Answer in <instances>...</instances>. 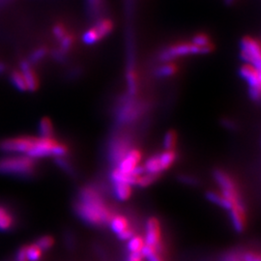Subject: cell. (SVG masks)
<instances>
[{
	"mask_svg": "<svg viewBox=\"0 0 261 261\" xmlns=\"http://www.w3.org/2000/svg\"><path fill=\"white\" fill-rule=\"evenodd\" d=\"M76 211L83 221L93 226L106 224L112 218L111 212L93 188H85L81 191Z\"/></svg>",
	"mask_w": 261,
	"mask_h": 261,
	"instance_id": "1",
	"label": "cell"
},
{
	"mask_svg": "<svg viewBox=\"0 0 261 261\" xmlns=\"http://www.w3.org/2000/svg\"><path fill=\"white\" fill-rule=\"evenodd\" d=\"M215 178L223 191L222 196L231 204L230 219L234 229L238 232L243 231L245 228V206L234 181L222 170L215 171Z\"/></svg>",
	"mask_w": 261,
	"mask_h": 261,
	"instance_id": "2",
	"label": "cell"
},
{
	"mask_svg": "<svg viewBox=\"0 0 261 261\" xmlns=\"http://www.w3.org/2000/svg\"><path fill=\"white\" fill-rule=\"evenodd\" d=\"M36 160L26 155H17L0 159V174L20 178H30L36 172Z\"/></svg>",
	"mask_w": 261,
	"mask_h": 261,
	"instance_id": "3",
	"label": "cell"
},
{
	"mask_svg": "<svg viewBox=\"0 0 261 261\" xmlns=\"http://www.w3.org/2000/svg\"><path fill=\"white\" fill-rule=\"evenodd\" d=\"M68 149L52 137H34L30 149L26 154L34 160L46 157H65Z\"/></svg>",
	"mask_w": 261,
	"mask_h": 261,
	"instance_id": "4",
	"label": "cell"
},
{
	"mask_svg": "<svg viewBox=\"0 0 261 261\" xmlns=\"http://www.w3.org/2000/svg\"><path fill=\"white\" fill-rule=\"evenodd\" d=\"M241 58L246 64L254 66L261 70V54L260 44L250 37H245L241 41Z\"/></svg>",
	"mask_w": 261,
	"mask_h": 261,
	"instance_id": "5",
	"label": "cell"
},
{
	"mask_svg": "<svg viewBox=\"0 0 261 261\" xmlns=\"http://www.w3.org/2000/svg\"><path fill=\"white\" fill-rule=\"evenodd\" d=\"M239 72L241 77L249 84L250 96L254 101H259L261 98V70L250 64H245L240 68Z\"/></svg>",
	"mask_w": 261,
	"mask_h": 261,
	"instance_id": "6",
	"label": "cell"
},
{
	"mask_svg": "<svg viewBox=\"0 0 261 261\" xmlns=\"http://www.w3.org/2000/svg\"><path fill=\"white\" fill-rule=\"evenodd\" d=\"M212 51V47L198 48L193 44H179L168 48L161 54V58L163 61H168L178 56L189 55V54H198V53H207Z\"/></svg>",
	"mask_w": 261,
	"mask_h": 261,
	"instance_id": "7",
	"label": "cell"
},
{
	"mask_svg": "<svg viewBox=\"0 0 261 261\" xmlns=\"http://www.w3.org/2000/svg\"><path fill=\"white\" fill-rule=\"evenodd\" d=\"M33 136L5 138L0 141V151L4 153L26 154L33 143Z\"/></svg>",
	"mask_w": 261,
	"mask_h": 261,
	"instance_id": "8",
	"label": "cell"
},
{
	"mask_svg": "<svg viewBox=\"0 0 261 261\" xmlns=\"http://www.w3.org/2000/svg\"><path fill=\"white\" fill-rule=\"evenodd\" d=\"M144 243L146 246L155 249L157 252L161 248V229L159 221L156 218H150L146 223Z\"/></svg>",
	"mask_w": 261,
	"mask_h": 261,
	"instance_id": "9",
	"label": "cell"
},
{
	"mask_svg": "<svg viewBox=\"0 0 261 261\" xmlns=\"http://www.w3.org/2000/svg\"><path fill=\"white\" fill-rule=\"evenodd\" d=\"M141 160V152L137 149H130L118 163L117 169L124 173H130Z\"/></svg>",
	"mask_w": 261,
	"mask_h": 261,
	"instance_id": "10",
	"label": "cell"
},
{
	"mask_svg": "<svg viewBox=\"0 0 261 261\" xmlns=\"http://www.w3.org/2000/svg\"><path fill=\"white\" fill-rule=\"evenodd\" d=\"M20 72L23 74L26 80L27 91L35 92L39 87V79L32 66L27 60H23L20 63Z\"/></svg>",
	"mask_w": 261,
	"mask_h": 261,
	"instance_id": "11",
	"label": "cell"
},
{
	"mask_svg": "<svg viewBox=\"0 0 261 261\" xmlns=\"http://www.w3.org/2000/svg\"><path fill=\"white\" fill-rule=\"evenodd\" d=\"M128 152V143L124 139H118L113 143L110 154L112 160L119 163Z\"/></svg>",
	"mask_w": 261,
	"mask_h": 261,
	"instance_id": "12",
	"label": "cell"
},
{
	"mask_svg": "<svg viewBox=\"0 0 261 261\" xmlns=\"http://www.w3.org/2000/svg\"><path fill=\"white\" fill-rule=\"evenodd\" d=\"M137 107L132 103H127L125 105L121 108L119 112L118 119L121 123L123 122H129L130 119H133L137 115Z\"/></svg>",
	"mask_w": 261,
	"mask_h": 261,
	"instance_id": "13",
	"label": "cell"
},
{
	"mask_svg": "<svg viewBox=\"0 0 261 261\" xmlns=\"http://www.w3.org/2000/svg\"><path fill=\"white\" fill-rule=\"evenodd\" d=\"M109 223H110L111 230L114 233H116L117 235H119L122 232H124L125 230L130 229L128 220L125 217L120 216V215L115 216V217H112L111 220L109 221Z\"/></svg>",
	"mask_w": 261,
	"mask_h": 261,
	"instance_id": "14",
	"label": "cell"
},
{
	"mask_svg": "<svg viewBox=\"0 0 261 261\" xmlns=\"http://www.w3.org/2000/svg\"><path fill=\"white\" fill-rule=\"evenodd\" d=\"M143 167H144L145 173L153 174V175H156V176L163 171L159 155H155V156L149 158L146 161V163H145Z\"/></svg>",
	"mask_w": 261,
	"mask_h": 261,
	"instance_id": "15",
	"label": "cell"
},
{
	"mask_svg": "<svg viewBox=\"0 0 261 261\" xmlns=\"http://www.w3.org/2000/svg\"><path fill=\"white\" fill-rule=\"evenodd\" d=\"M9 78H10V81H11L12 85L17 90H19L20 92H26V91H27L26 84V80L24 78L23 74L20 71H13L10 74Z\"/></svg>",
	"mask_w": 261,
	"mask_h": 261,
	"instance_id": "16",
	"label": "cell"
},
{
	"mask_svg": "<svg viewBox=\"0 0 261 261\" xmlns=\"http://www.w3.org/2000/svg\"><path fill=\"white\" fill-rule=\"evenodd\" d=\"M38 132L41 135V137H52L53 125L50 118L44 117L40 120L38 125Z\"/></svg>",
	"mask_w": 261,
	"mask_h": 261,
	"instance_id": "17",
	"label": "cell"
},
{
	"mask_svg": "<svg viewBox=\"0 0 261 261\" xmlns=\"http://www.w3.org/2000/svg\"><path fill=\"white\" fill-rule=\"evenodd\" d=\"M114 195L117 199L125 201L130 198L131 195V186L128 184H114Z\"/></svg>",
	"mask_w": 261,
	"mask_h": 261,
	"instance_id": "18",
	"label": "cell"
},
{
	"mask_svg": "<svg viewBox=\"0 0 261 261\" xmlns=\"http://www.w3.org/2000/svg\"><path fill=\"white\" fill-rule=\"evenodd\" d=\"M160 162L163 170L169 168L176 160V153L174 150H165L162 154H159Z\"/></svg>",
	"mask_w": 261,
	"mask_h": 261,
	"instance_id": "19",
	"label": "cell"
},
{
	"mask_svg": "<svg viewBox=\"0 0 261 261\" xmlns=\"http://www.w3.org/2000/svg\"><path fill=\"white\" fill-rule=\"evenodd\" d=\"M206 197L211 202H213V203H215V204H217V205H219V206H221V207L230 211L231 204L222 195H219L218 193H215V192H208L206 194Z\"/></svg>",
	"mask_w": 261,
	"mask_h": 261,
	"instance_id": "20",
	"label": "cell"
},
{
	"mask_svg": "<svg viewBox=\"0 0 261 261\" xmlns=\"http://www.w3.org/2000/svg\"><path fill=\"white\" fill-rule=\"evenodd\" d=\"M145 243L144 240L139 236H132L129 239L128 243V250L130 254H140Z\"/></svg>",
	"mask_w": 261,
	"mask_h": 261,
	"instance_id": "21",
	"label": "cell"
},
{
	"mask_svg": "<svg viewBox=\"0 0 261 261\" xmlns=\"http://www.w3.org/2000/svg\"><path fill=\"white\" fill-rule=\"evenodd\" d=\"M100 36V38L102 39L103 37L106 36L107 34L111 32L112 28H113V25L109 20H102L100 21L98 24L96 25V26L93 27Z\"/></svg>",
	"mask_w": 261,
	"mask_h": 261,
	"instance_id": "22",
	"label": "cell"
},
{
	"mask_svg": "<svg viewBox=\"0 0 261 261\" xmlns=\"http://www.w3.org/2000/svg\"><path fill=\"white\" fill-rule=\"evenodd\" d=\"M14 217L10 212L5 213L0 218V232H6L14 228Z\"/></svg>",
	"mask_w": 261,
	"mask_h": 261,
	"instance_id": "23",
	"label": "cell"
},
{
	"mask_svg": "<svg viewBox=\"0 0 261 261\" xmlns=\"http://www.w3.org/2000/svg\"><path fill=\"white\" fill-rule=\"evenodd\" d=\"M26 258L27 261H39L42 258V251L34 243L31 245H26Z\"/></svg>",
	"mask_w": 261,
	"mask_h": 261,
	"instance_id": "24",
	"label": "cell"
},
{
	"mask_svg": "<svg viewBox=\"0 0 261 261\" xmlns=\"http://www.w3.org/2000/svg\"><path fill=\"white\" fill-rule=\"evenodd\" d=\"M53 243H54V240L52 236H49V235H45V236H42L40 237L37 241H36V245L39 247V249L43 252V251H48L50 250L52 246H53Z\"/></svg>",
	"mask_w": 261,
	"mask_h": 261,
	"instance_id": "25",
	"label": "cell"
},
{
	"mask_svg": "<svg viewBox=\"0 0 261 261\" xmlns=\"http://www.w3.org/2000/svg\"><path fill=\"white\" fill-rule=\"evenodd\" d=\"M157 253L158 252L155 249L144 245L140 254H141L142 258H146V260L148 261H162Z\"/></svg>",
	"mask_w": 261,
	"mask_h": 261,
	"instance_id": "26",
	"label": "cell"
},
{
	"mask_svg": "<svg viewBox=\"0 0 261 261\" xmlns=\"http://www.w3.org/2000/svg\"><path fill=\"white\" fill-rule=\"evenodd\" d=\"M176 140L177 136L173 130H169L168 132H166L163 139V145L165 150H174V147L176 145Z\"/></svg>",
	"mask_w": 261,
	"mask_h": 261,
	"instance_id": "27",
	"label": "cell"
},
{
	"mask_svg": "<svg viewBox=\"0 0 261 261\" xmlns=\"http://www.w3.org/2000/svg\"><path fill=\"white\" fill-rule=\"evenodd\" d=\"M176 71H177L176 66L168 63V64L160 67L157 71V75L161 78H168V77L173 76L176 73Z\"/></svg>",
	"mask_w": 261,
	"mask_h": 261,
	"instance_id": "28",
	"label": "cell"
},
{
	"mask_svg": "<svg viewBox=\"0 0 261 261\" xmlns=\"http://www.w3.org/2000/svg\"><path fill=\"white\" fill-rule=\"evenodd\" d=\"M82 40H83V42L85 44L91 45V44H95L96 42L100 41L101 38H100L97 31L94 28H91V29H89V30H87L86 32L84 33V35L82 37Z\"/></svg>",
	"mask_w": 261,
	"mask_h": 261,
	"instance_id": "29",
	"label": "cell"
},
{
	"mask_svg": "<svg viewBox=\"0 0 261 261\" xmlns=\"http://www.w3.org/2000/svg\"><path fill=\"white\" fill-rule=\"evenodd\" d=\"M156 177H157L156 175L149 174V173H144L138 178V181H137L136 185H138L141 188L148 187L149 185H151L156 180Z\"/></svg>",
	"mask_w": 261,
	"mask_h": 261,
	"instance_id": "30",
	"label": "cell"
},
{
	"mask_svg": "<svg viewBox=\"0 0 261 261\" xmlns=\"http://www.w3.org/2000/svg\"><path fill=\"white\" fill-rule=\"evenodd\" d=\"M47 54V50L45 48H41V49H38L36 50L35 52H33L29 57V59L27 60L30 64H35L37 62H39L40 60H42L45 55Z\"/></svg>",
	"mask_w": 261,
	"mask_h": 261,
	"instance_id": "31",
	"label": "cell"
},
{
	"mask_svg": "<svg viewBox=\"0 0 261 261\" xmlns=\"http://www.w3.org/2000/svg\"><path fill=\"white\" fill-rule=\"evenodd\" d=\"M192 44L198 48L210 47V42H209L208 37L203 34H199V35H196V37H194Z\"/></svg>",
	"mask_w": 261,
	"mask_h": 261,
	"instance_id": "32",
	"label": "cell"
},
{
	"mask_svg": "<svg viewBox=\"0 0 261 261\" xmlns=\"http://www.w3.org/2000/svg\"><path fill=\"white\" fill-rule=\"evenodd\" d=\"M73 43H74L73 37L66 34L65 36L61 39V52H67L72 47Z\"/></svg>",
	"mask_w": 261,
	"mask_h": 261,
	"instance_id": "33",
	"label": "cell"
},
{
	"mask_svg": "<svg viewBox=\"0 0 261 261\" xmlns=\"http://www.w3.org/2000/svg\"><path fill=\"white\" fill-rule=\"evenodd\" d=\"M55 163H56L59 167H61L63 170H65L66 172H69V173L72 172L71 164L69 163V162L66 160L64 157H58V158H55Z\"/></svg>",
	"mask_w": 261,
	"mask_h": 261,
	"instance_id": "34",
	"label": "cell"
},
{
	"mask_svg": "<svg viewBox=\"0 0 261 261\" xmlns=\"http://www.w3.org/2000/svg\"><path fill=\"white\" fill-rule=\"evenodd\" d=\"M15 261H27L26 258V245L21 247L15 256Z\"/></svg>",
	"mask_w": 261,
	"mask_h": 261,
	"instance_id": "35",
	"label": "cell"
},
{
	"mask_svg": "<svg viewBox=\"0 0 261 261\" xmlns=\"http://www.w3.org/2000/svg\"><path fill=\"white\" fill-rule=\"evenodd\" d=\"M53 34L54 36L58 39V40H61L64 36L66 35V30L63 26L61 25H57L53 27Z\"/></svg>",
	"mask_w": 261,
	"mask_h": 261,
	"instance_id": "36",
	"label": "cell"
},
{
	"mask_svg": "<svg viewBox=\"0 0 261 261\" xmlns=\"http://www.w3.org/2000/svg\"><path fill=\"white\" fill-rule=\"evenodd\" d=\"M133 236V231L131 229H129L125 230L124 232H122L121 234L118 235V238L121 240H129L131 237Z\"/></svg>",
	"mask_w": 261,
	"mask_h": 261,
	"instance_id": "37",
	"label": "cell"
},
{
	"mask_svg": "<svg viewBox=\"0 0 261 261\" xmlns=\"http://www.w3.org/2000/svg\"><path fill=\"white\" fill-rule=\"evenodd\" d=\"M244 261H261V259L259 256L255 255V254H246L244 257Z\"/></svg>",
	"mask_w": 261,
	"mask_h": 261,
	"instance_id": "38",
	"label": "cell"
},
{
	"mask_svg": "<svg viewBox=\"0 0 261 261\" xmlns=\"http://www.w3.org/2000/svg\"><path fill=\"white\" fill-rule=\"evenodd\" d=\"M88 1V5L90 6L91 10L94 11V10H97L99 8V6L101 5L102 3V0H87Z\"/></svg>",
	"mask_w": 261,
	"mask_h": 261,
	"instance_id": "39",
	"label": "cell"
},
{
	"mask_svg": "<svg viewBox=\"0 0 261 261\" xmlns=\"http://www.w3.org/2000/svg\"><path fill=\"white\" fill-rule=\"evenodd\" d=\"M181 181L182 182H184V183H187V184H195L196 183V179H194L193 177H190V176H186V175H184V176H182L181 178Z\"/></svg>",
	"mask_w": 261,
	"mask_h": 261,
	"instance_id": "40",
	"label": "cell"
},
{
	"mask_svg": "<svg viewBox=\"0 0 261 261\" xmlns=\"http://www.w3.org/2000/svg\"><path fill=\"white\" fill-rule=\"evenodd\" d=\"M127 261H142L141 254H130Z\"/></svg>",
	"mask_w": 261,
	"mask_h": 261,
	"instance_id": "41",
	"label": "cell"
},
{
	"mask_svg": "<svg viewBox=\"0 0 261 261\" xmlns=\"http://www.w3.org/2000/svg\"><path fill=\"white\" fill-rule=\"evenodd\" d=\"M8 211H7V209L4 207V206H0V218L5 214V213H7Z\"/></svg>",
	"mask_w": 261,
	"mask_h": 261,
	"instance_id": "42",
	"label": "cell"
},
{
	"mask_svg": "<svg viewBox=\"0 0 261 261\" xmlns=\"http://www.w3.org/2000/svg\"><path fill=\"white\" fill-rule=\"evenodd\" d=\"M6 71V66L4 63L0 62V75H2Z\"/></svg>",
	"mask_w": 261,
	"mask_h": 261,
	"instance_id": "43",
	"label": "cell"
},
{
	"mask_svg": "<svg viewBox=\"0 0 261 261\" xmlns=\"http://www.w3.org/2000/svg\"><path fill=\"white\" fill-rule=\"evenodd\" d=\"M224 124H225L227 127H230V128H233V127H234V124H233L230 120H228V123L224 121Z\"/></svg>",
	"mask_w": 261,
	"mask_h": 261,
	"instance_id": "44",
	"label": "cell"
},
{
	"mask_svg": "<svg viewBox=\"0 0 261 261\" xmlns=\"http://www.w3.org/2000/svg\"><path fill=\"white\" fill-rule=\"evenodd\" d=\"M228 1H229V2H230V1H231V0H228Z\"/></svg>",
	"mask_w": 261,
	"mask_h": 261,
	"instance_id": "45",
	"label": "cell"
}]
</instances>
